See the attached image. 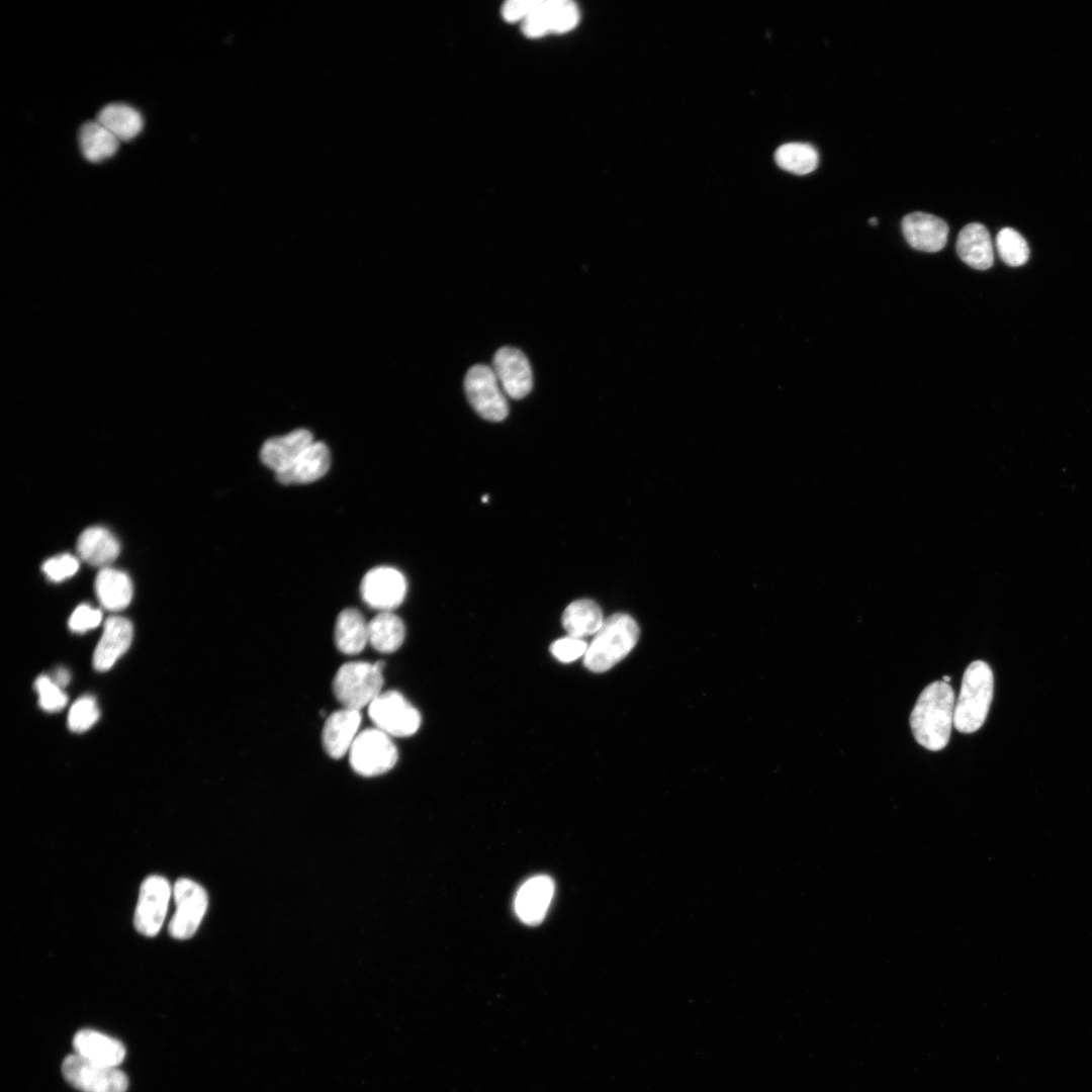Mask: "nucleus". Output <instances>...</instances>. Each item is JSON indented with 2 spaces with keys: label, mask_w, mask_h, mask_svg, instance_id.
Here are the masks:
<instances>
[{
  "label": "nucleus",
  "mask_w": 1092,
  "mask_h": 1092,
  "mask_svg": "<svg viewBox=\"0 0 1092 1092\" xmlns=\"http://www.w3.org/2000/svg\"><path fill=\"white\" fill-rule=\"evenodd\" d=\"M954 714V695L951 687L936 680L918 697L910 715V727L915 740L931 751L941 750L949 740Z\"/></svg>",
  "instance_id": "f257e3e1"
},
{
  "label": "nucleus",
  "mask_w": 1092,
  "mask_h": 1092,
  "mask_svg": "<svg viewBox=\"0 0 1092 1092\" xmlns=\"http://www.w3.org/2000/svg\"><path fill=\"white\" fill-rule=\"evenodd\" d=\"M638 638L637 622L628 614H614L604 620L587 645L583 665L594 672L607 671L629 654Z\"/></svg>",
  "instance_id": "f03ea898"
},
{
  "label": "nucleus",
  "mask_w": 1092,
  "mask_h": 1092,
  "mask_svg": "<svg viewBox=\"0 0 1092 1092\" xmlns=\"http://www.w3.org/2000/svg\"><path fill=\"white\" fill-rule=\"evenodd\" d=\"M994 676L988 663L972 662L964 672L954 705L953 725L963 733H973L984 724L993 699Z\"/></svg>",
  "instance_id": "7ed1b4c3"
},
{
  "label": "nucleus",
  "mask_w": 1092,
  "mask_h": 1092,
  "mask_svg": "<svg viewBox=\"0 0 1092 1092\" xmlns=\"http://www.w3.org/2000/svg\"><path fill=\"white\" fill-rule=\"evenodd\" d=\"M383 662H348L337 671L333 692L345 708L360 711L381 694Z\"/></svg>",
  "instance_id": "20e7f679"
},
{
  "label": "nucleus",
  "mask_w": 1092,
  "mask_h": 1092,
  "mask_svg": "<svg viewBox=\"0 0 1092 1092\" xmlns=\"http://www.w3.org/2000/svg\"><path fill=\"white\" fill-rule=\"evenodd\" d=\"M397 757V749L390 736L377 728L360 732L349 750L352 768L364 777L388 771L396 763Z\"/></svg>",
  "instance_id": "39448f33"
},
{
  "label": "nucleus",
  "mask_w": 1092,
  "mask_h": 1092,
  "mask_svg": "<svg viewBox=\"0 0 1092 1092\" xmlns=\"http://www.w3.org/2000/svg\"><path fill=\"white\" fill-rule=\"evenodd\" d=\"M464 389L473 410L490 422H500L509 414L506 393L494 371L483 364L472 366L466 373Z\"/></svg>",
  "instance_id": "423d86ee"
},
{
  "label": "nucleus",
  "mask_w": 1092,
  "mask_h": 1092,
  "mask_svg": "<svg viewBox=\"0 0 1092 1092\" xmlns=\"http://www.w3.org/2000/svg\"><path fill=\"white\" fill-rule=\"evenodd\" d=\"M375 728L389 736H411L421 725L420 712L397 691L378 695L368 706Z\"/></svg>",
  "instance_id": "0eeeda50"
},
{
  "label": "nucleus",
  "mask_w": 1092,
  "mask_h": 1092,
  "mask_svg": "<svg viewBox=\"0 0 1092 1092\" xmlns=\"http://www.w3.org/2000/svg\"><path fill=\"white\" fill-rule=\"evenodd\" d=\"M62 1074L82 1092H126L128 1086L125 1074L117 1067L99 1065L77 1054L64 1059Z\"/></svg>",
  "instance_id": "6e6552de"
},
{
  "label": "nucleus",
  "mask_w": 1092,
  "mask_h": 1092,
  "mask_svg": "<svg viewBox=\"0 0 1092 1092\" xmlns=\"http://www.w3.org/2000/svg\"><path fill=\"white\" fill-rule=\"evenodd\" d=\"M176 906L168 930L177 939L190 938L198 929L208 905L205 890L196 882L182 878L173 887Z\"/></svg>",
  "instance_id": "1a4fd4ad"
},
{
  "label": "nucleus",
  "mask_w": 1092,
  "mask_h": 1092,
  "mask_svg": "<svg viewBox=\"0 0 1092 1092\" xmlns=\"http://www.w3.org/2000/svg\"><path fill=\"white\" fill-rule=\"evenodd\" d=\"M171 894L170 884L164 877L153 875L143 882L133 916L136 931L150 937L160 931Z\"/></svg>",
  "instance_id": "9d476101"
},
{
  "label": "nucleus",
  "mask_w": 1092,
  "mask_h": 1092,
  "mask_svg": "<svg viewBox=\"0 0 1092 1092\" xmlns=\"http://www.w3.org/2000/svg\"><path fill=\"white\" fill-rule=\"evenodd\" d=\"M362 600L370 608L391 612L404 600L406 580L395 568L379 566L369 570L360 584Z\"/></svg>",
  "instance_id": "9b49d317"
},
{
  "label": "nucleus",
  "mask_w": 1092,
  "mask_h": 1092,
  "mask_svg": "<svg viewBox=\"0 0 1092 1092\" xmlns=\"http://www.w3.org/2000/svg\"><path fill=\"white\" fill-rule=\"evenodd\" d=\"M579 21L575 3L567 0L538 1L533 11L522 21V31L530 38L550 32L562 33L574 28Z\"/></svg>",
  "instance_id": "f8f14e48"
},
{
  "label": "nucleus",
  "mask_w": 1092,
  "mask_h": 1092,
  "mask_svg": "<svg viewBox=\"0 0 1092 1092\" xmlns=\"http://www.w3.org/2000/svg\"><path fill=\"white\" fill-rule=\"evenodd\" d=\"M492 370L506 395L514 399L525 397L533 387V375L525 354L513 347H503L492 360Z\"/></svg>",
  "instance_id": "ddd939ff"
},
{
  "label": "nucleus",
  "mask_w": 1092,
  "mask_h": 1092,
  "mask_svg": "<svg viewBox=\"0 0 1092 1092\" xmlns=\"http://www.w3.org/2000/svg\"><path fill=\"white\" fill-rule=\"evenodd\" d=\"M554 895L553 880L539 875L527 880L518 890L515 911L521 921L536 925L543 921Z\"/></svg>",
  "instance_id": "4468645a"
},
{
  "label": "nucleus",
  "mask_w": 1092,
  "mask_h": 1092,
  "mask_svg": "<svg viewBox=\"0 0 1092 1092\" xmlns=\"http://www.w3.org/2000/svg\"><path fill=\"white\" fill-rule=\"evenodd\" d=\"M902 232L907 243L924 252L940 251L946 244L948 226L938 216L925 212H911L902 220Z\"/></svg>",
  "instance_id": "2eb2a0df"
},
{
  "label": "nucleus",
  "mask_w": 1092,
  "mask_h": 1092,
  "mask_svg": "<svg viewBox=\"0 0 1092 1092\" xmlns=\"http://www.w3.org/2000/svg\"><path fill=\"white\" fill-rule=\"evenodd\" d=\"M133 636L132 624L120 616L109 617L93 653V666L105 671L128 649Z\"/></svg>",
  "instance_id": "dca6fc26"
},
{
  "label": "nucleus",
  "mask_w": 1092,
  "mask_h": 1092,
  "mask_svg": "<svg viewBox=\"0 0 1092 1092\" xmlns=\"http://www.w3.org/2000/svg\"><path fill=\"white\" fill-rule=\"evenodd\" d=\"M361 723L360 711L343 707L331 714L324 725L322 740L326 752L333 758L343 757L356 739Z\"/></svg>",
  "instance_id": "f3484780"
},
{
  "label": "nucleus",
  "mask_w": 1092,
  "mask_h": 1092,
  "mask_svg": "<svg viewBox=\"0 0 1092 1092\" xmlns=\"http://www.w3.org/2000/svg\"><path fill=\"white\" fill-rule=\"evenodd\" d=\"M331 455L323 442H312L286 468L275 473L283 484L308 483L323 477L330 468Z\"/></svg>",
  "instance_id": "a211bd4d"
},
{
  "label": "nucleus",
  "mask_w": 1092,
  "mask_h": 1092,
  "mask_svg": "<svg viewBox=\"0 0 1092 1092\" xmlns=\"http://www.w3.org/2000/svg\"><path fill=\"white\" fill-rule=\"evenodd\" d=\"M73 1046L78 1056L103 1066L117 1067L125 1057L119 1040L93 1029L78 1031Z\"/></svg>",
  "instance_id": "6ab92c4d"
},
{
  "label": "nucleus",
  "mask_w": 1092,
  "mask_h": 1092,
  "mask_svg": "<svg viewBox=\"0 0 1092 1092\" xmlns=\"http://www.w3.org/2000/svg\"><path fill=\"white\" fill-rule=\"evenodd\" d=\"M312 442V435L305 429L270 438L261 447V461L276 473L289 466Z\"/></svg>",
  "instance_id": "aec40b11"
},
{
  "label": "nucleus",
  "mask_w": 1092,
  "mask_h": 1092,
  "mask_svg": "<svg viewBox=\"0 0 1092 1092\" xmlns=\"http://www.w3.org/2000/svg\"><path fill=\"white\" fill-rule=\"evenodd\" d=\"M959 257L970 267L986 270L993 265L994 254L990 234L981 223L965 225L957 240Z\"/></svg>",
  "instance_id": "412c9836"
},
{
  "label": "nucleus",
  "mask_w": 1092,
  "mask_h": 1092,
  "mask_svg": "<svg viewBox=\"0 0 1092 1092\" xmlns=\"http://www.w3.org/2000/svg\"><path fill=\"white\" fill-rule=\"evenodd\" d=\"M77 551L85 562L104 568L116 559L120 546L117 539L107 529L90 527L79 536Z\"/></svg>",
  "instance_id": "4be33fe9"
},
{
  "label": "nucleus",
  "mask_w": 1092,
  "mask_h": 1092,
  "mask_svg": "<svg viewBox=\"0 0 1092 1092\" xmlns=\"http://www.w3.org/2000/svg\"><path fill=\"white\" fill-rule=\"evenodd\" d=\"M334 637L341 652L357 654L369 643L368 623L358 610L345 609L337 617Z\"/></svg>",
  "instance_id": "5701e85b"
},
{
  "label": "nucleus",
  "mask_w": 1092,
  "mask_h": 1092,
  "mask_svg": "<svg viewBox=\"0 0 1092 1092\" xmlns=\"http://www.w3.org/2000/svg\"><path fill=\"white\" fill-rule=\"evenodd\" d=\"M95 592L102 607L109 611H120L131 601L132 584L124 572L104 567L96 576Z\"/></svg>",
  "instance_id": "b1692460"
},
{
  "label": "nucleus",
  "mask_w": 1092,
  "mask_h": 1092,
  "mask_svg": "<svg viewBox=\"0 0 1092 1092\" xmlns=\"http://www.w3.org/2000/svg\"><path fill=\"white\" fill-rule=\"evenodd\" d=\"M604 620L599 605L588 599L573 601L565 608L561 617L562 626L567 634L580 639L595 635Z\"/></svg>",
  "instance_id": "393cba45"
},
{
  "label": "nucleus",
  "mask_w": 1092,
  "mask_h": 1092,
  "mask_svg": "<svg viewBox=\"0 0 1092 1092\" xmlns=\"http://www.w3.org/2000/svg\"><path fill=\"white\" fill-rule=\"evenodd\" d=\"M98 122L108 129L119 142L135 138L144 126L141 113L124 103L105 105L97 114Z\"/></svg>",
  "instance_id": "a878e982"
},
{
  "label": "nucleus",
  "mask_w": 1092,
  "mask_h": 1092,
  "mask_svg": "<svg viewBox=\"0 0 1092 1092\" xmlns=\"http://www.w3.org/2000/svg\"><path fill=\"white\" fill-rule=\"evenodd\" d=\"M79 142L84 158L92 163L112 157L119 146V141L97 120L81 126Z\"/></svg>",
  "instance_id": "bb28decb"
},
{
  "label": "nucleus",
  "mask_w": 1092,
  "mask_h": 1092,
  "mask_svg": "<svg viewBox=\"0 0 1092 1092\" xmlns=\"http://www.w3.org/2000/svg\"><path fill=\"white\" fill-rule=\"evenodd\" d=\"M369 643L379 652L397 650L405 636L402 620L391 612H380L368 622Z\"/></svg>",
  "instance_id": "cd10ccee"
},
{
  "label": "nucleus",
  "mask_w": 1092,
  "mask_h": 1092,
  "mask_svg": "<svg viewBox=\"0 0 1092 1092\" xmlns=\"http://www.w3.org/2000/svg\"><path fill=\"white\" fill-rule=\"evenodd\" d=\"M775 160L785 171L806 175L817 168L819 156L816 149L809 144L788 143L778 148Z\"/></svg>",
  "instance_id": "c85d7f7f"
},
{
  "label": "nucleus",
  "mask_w": 1092,
  "mask_h": 1092,
  "mask_svg": "<svg viewBox=\"0 0 1092 1092\" xmlns=\"http://www.w3.org/2000/svg\"><path fill=\"white\" fill-rule=\"evenodd\" d=\"M996 247L1000 258L1009 266H1021L1028 260L1029 248L1025 239L1011 228H1004L998 233Z\"/></svg>",
  "instance_id": "c756f323"
},
{
  "label": "nucleus",
  "mask_w": 1092,
  "mask_h": 1092,
  "mask_svg": "<svg viewBox=\"0 0 1092 1092\" xmlns=\"http://www.w3.org/2000/svg\"><path fill=\"white\" fill-rule=\"evenodd\" d=\"M98 718L99 709L95 699L91 696H84L71 706L68 714V726L73 732H84L90 729Z\"/></svg>",
  "instance_id": "7c9ffc66"
},
{
  "label": "nucleus",
  "mask_w": 1092,
  "mask_h": 1092,
  "mask_svg": "<svg viewBox=\"0 0 1092 1092\" xmlns=\"http://www.w3.org/2000/svg\"><path fill=\"white\" fill-rule=\"evenodd\" d=\"M34 690L38 695L39 706L47 712L61 711L68 702L64 691L49 676H38L34 681Z\"/></svg>",
  "instance_id": "2f4dec72"
},
{
  "label": "nucleus",
  "mask_w": 1092,
  "mask_h": 1092,
  "mask_svg": "<svg viewBox=\"0 0 1092 1092\" xmlns=\"http://www.w3.org/2000/svg\"><path fill=\"white\" fill-rule=\"evenodd\" d=\"M587 644L580 638L570 635L554 641L550 646L552 655L561 662H571L585 654Z\"/></svg>",
  "instance_id": "473e14b6"
},
{
  "label": "nucleus",
  "mask_w": 1092,
  "mask_h": 1092,
  "mask_svg": "<svg viewBox=\"0 0 1092 1092\" xmlns=\"http://www.w3.org/2000/svg\"><path fill=\"white\" fill-rule=\"evenodd\" d=\"M78 568L79 561L70 554L48 559L42 564V571L53 581H62L73 576Z\"/></svg>",
  "instance_id": "72a5a7b5"
},
{
  "label": "nucleus",
  "mask_w": 1092,
  "mask_h": 1092,
  "mask_svg": "<svg viewBox=\"0 0 1092 1092\" xmlns=\"http://www.w3.org/2000/svg\"><path fill=\"white\" fill-rule=\"evenodd\" d=\"M101 619L102 614L99 610L88 605H80L72 613L68 625L73 632L83 633L97 627Z\"/></svg>",
  "instance_id": "f704fd0d"
},
{
  "label": "nucleus",
  "mask_w": 1092,
  "mask_h": 1092,
  "mask_svg": "<svg viewBox=\"0 0 1092 1092\" xmlns=\"http://www.w3.org/2000/svg\"><path fill=\"white\" fill-rule=\"evenodd\" d=\"M539 0H510L503 5L502 15L508 22L523 21Z\"/></svg>",
  "instance_id": "c9c22d12"
},
{
  "label": "nucleus",
  "mask_w": 1092,
  "mask_h": 1092,
  "mask_svg": "<svg viewBox=\"0 0 1092 1092\" xmlns=\"http://www.w3.org/2000/svg\"><path fill=\"white\" fill-rule=\"evenodd\" d=\"M52 679L58 687L63 689L69 684L71 675L66 668L60 667L55 671Z\"/></svg>",
  "instance_id": "e433bc0d"
},
{
  "label": "nucleus",
  "mask_w": 1092,
  "mask_h": 1092,
  "mask_svg": "<svg viewBox=\"0 0 1092 1092\" xmlns=\"http://www.w3.org/2000/svg\"><path fill=\"white\" fill-rule=\"evenodd\" d=\"M869 222H870V223H871L872 225H876V224L878 223V218H877V217H871V218L869 219Z\"/></svg>",
  "instance_id": "4c0bfd02"
},
{
  "label": "nucleus",
  "mask_w": 1092,
  "mask_h": 1092,
  "mask_svg": "<svg viewBox=\"0 0 1092 1092\" xmlns=\"http://www.w3.org/2000/svg\"><path fill=\"white\" fill-rule=\"evenodd\" d=\"M942 679H943V681L948 682L950 680V676L943 675Z\"/></svg>",
  "instance_id": "58836bf2"
},
{
  "label": "nucleus",
  "mask_w": 1092,
  "mask_h": 1092,
  "mask_svg": "<svg viewBox=\"0 0 1092 1092\" xmlns=\"http://www.w3.org/2000/svg\"><path fill=\"white\" fill-rule=\"evenodd\" d=\"M487 500H488V496H487V495H484V496L482 497V502H483V503H486Z\"/></svg>",
  "instance_id": "ea45409f"
}]
</instances>
